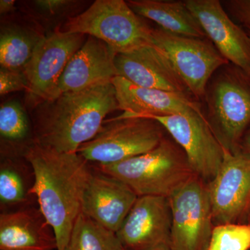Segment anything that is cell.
<instances>
[{
	"mask_svg": "<svg viewBox=\"0 0 250 250\" xmlns=\"http://www.w3.org/2000/svg\"><path fill=\"white\" fill-rule=\"evenodd\" d=\"M25 192L19 174L9 167L0 171V200L1 203L14 204L24 201Z\"/></svg>",
	"mask_w": 250,
	"mask_h": 250,
	"instance_id": "obj_24",
	"label": "cell"
},
{
	"mask_svg": "<svg viewBox=\"0 0 250 250\" xmlns=\"http://www.w3.org/2000/svg\"><path fill=\"white\" fill-rule=\"evenodd\" d=\"M117 54L106 42L88 36L83 45L70 59L49 101L66 92L111 83L113 79L118 77Z\"/></svg>",
	"mask_w": 250,
	"mask_h": 250,
	"instance_id": "obj_14",
	"label": "cell"
},
{
	"mask_svg": "<svg viewBox=\"0 0 250 250\" xmlns=\"http://www.w3.org/2000/svg\"><path fill=\"white\" fill-rule=\"evenodd\" d=\"M208 250H250V224L215 225Z\"/></svg>",
	"mask_w": 250,
	"mask_h": 250,
	"instance_id": "obj_22",
	"label": "cell"
},
{
	"mask_svg": "<svg viewBox=\"0 0 250 250\" xmlns=\"http://www.w3.org/2000/svg\"><path fill=\"white\" fill-rule=\"evenodd\" d=\"M118 109L112 83L62 93L36 108L34 143L60 152H77L96 136L108 113Z\"/></svg>",
	"mask_w": 250,
	"mask_h": 250,
	"instance_id": "obj_2",
	"label": "cell"
},
{
	"mask_svg": "<svg viewBox=\"0 0 250 250\" xmlns=\"http://www.w3.org/2000/svg\"><path fill=\"white\" fill-rule=\"evenodd\" d=\"M124 250H125V249H124Z\"/></svg>",
	"mask_w": 250,
	"mask_h": 250,
	"instance_id": "obj_32",
	"label": "cell"
},
{
	"mask_svg": "<svg viewBox=\"0 0 250 250\" xmlns=\"http://www.w3.org/2000/svg\"><path fill=\"white\" fill-rule=\"evenodd\" d=\"M249 224H250V221H249Z\"/></svg>",
	"mask_w": 250,
	"mask_h": 250,
	"instance_id": "obj_30",
	"label": "cell"
},
{
	"mask_svg": "<svg viewBox=\"0 0 250 250\" xmlns=\"http://www.w3.org/2000/svg\"><path fill=\"white\" fill-rule=\"evenodd\" d=\"M214 225L249 224L250 155L240 150H225L224 160L214 179L207 184Z\"/></svg>",
	"mask_w": 250,
	"mask_h": 250,
	"instance_id": "obj_11",
	"label": "cell"
},
{
	"mask_svg": "<svg viewBox=\"0 0 250 250\" xmlns=\"http://www.w3.org/2000/svg\"><path fill=\"white\" fill-rule=\"evenodd\" d=\"M96 168L124 182L138 197H170L197 176L183 149L167 137L149 152Z\"/></svg>",
	"mask_w": 250,
	"mask_h": 250,
	"instance_id": "obj_3",
	"label": "cell"
},
{
	"mask_svg": "<svg viewBox=\"0 0 250 250\" xmlns=\"http://www.w3.org/2000/svg\"><path fill=\"white\" fill-rule=\"evenodd\" d=\"M155 120L183 149L195 174L208 184L218 174L225 150L202 112L149 116Z\"/></svg>",
	"mask_w": 250,
	"mask_h": 250,
	"instance_id": "obj_10",
	"label": "cell"
},
{
	"mask_svg": "<svg viewBox=\"0 0 250 250\" xmlns=\"http://www.w3.org/2000/svg\"><path fill=\"white\" fill-rule=\"evenodd\" d=\"M14 0H1L0 1V14L4 15L13 12L16 9Z\"/></svg>",
	"mask_w": 250,
	"mask_h": 250,
	"instance_id": "obj_28",
	"label": "cell"
},
{
	"mask_svg": "<svg viewBox=\"0 0 250 250\" xmlns=\"http://www.w3.org/2000/svg\"><path fill=\"white\" fill-rule=\"evenodd\" d=\"M152 37L154 45L165 52L192 96L197 99L205 96L215 72L229 62L206 39L177 35L161 28L152 29Z\"/></svg>",
	"mask_w": 250,
	"mask_h": 250,
	"instance_id": "obj_8",
	"label": "cell"
},
{
	"mask_svg": "<svg viewBox=\"0 0 250 250\" xmlns=\"http://www.w3.org/2000/svg\"><path fill=\"white\" fill-rule=\"evenodd\" d=\"M116 66L118 76L135 85L192 98L170 59L156 45L117 54Z\"/></svg>",
	"mask_w": 250,
	"mask_h": 250,
	"instance_id": "obj_15",
	"label": "cell"
},
{
	"mask_svg": "<svg viewBox=\"0 0 250 250\" xmlns=\"http://www.w3.org/2000/svg\"><path fill=\"white\" fill-rule=\"evenodd\" d=\"M184 1L218 52L250 77L249 34L233 22L218 0Z\"/></svg>",
	"mask_w": 250,
	"mask_h": 250,
	"instance_id": "obj_13",
	"label": "cell"
},
{
	"mask_svg": "<svg viewBox=\"0 0 250 250\" xmlns=\"http://www.w3.org/2000/svg\"><path fill=\"white\" fill-rule=\"evenodd\" d=\"M0 250H57V238L39 209L1 213Z\"/></svg>",
	"mask_w": 250,
	"mask_h": 250,
	"instance_id": "obj_18",
	"label": "cell"
},
{
	"mask_svg": "<svg viewBox=\"0 0 250 250\" xmlns=\"http://www.w3.org/2000/svg\"><path fill=\"white\" fill-rule=\"evenodd\" d=\"M29 82L24 70H10L1 67L0 70V95L27 90Z\"/></svg>",
	"mask_w": 250,
	"mask_h": 250,
	"instance_id": "obj_25",
	"label": "cell"
},
{
	"mask_svg": "<svg viewBox=\"0 0 250 250\" xmlns=\"http://www.w3.org/2000/svg\"><path fill=\"white\" fill-rule=\"evenodd\" d=\"M29 132L27 115L16 101L2 104L0 107V134L10 141H21Z\"/></svg>",
	"mask_w": 250,
	"mask_h": 250,
	"instance_id": "obj_23",
	"label": "cell"
},
{
	"mask_svg": "<svg viewBox=\"0 0 250 250\" xmlns=\"http://www.w3.org/2000/svg\"><path fill=\"white\" fill-rule=\"evenodd\" d=\"M111 83L123 114L119 118H147L197 111L202 113L201 105L188 95L135 85L121 77H116Z\"/></svg>",
	"mask_w": 250,
	"mask_h": 250,
	"instance_id": "obj_17",
	"label": "cell"
},
{
	"mask_svg": "<svg viewBox=\"0 0 250 250\" xmlns=\"http://www.w3.org/2000/svg\"><path fill=\"white\" fill-rule=\"evenodd\" d=\"M85 36L57 31L39 42L24 70L29 82L25 91L28 108L35 109L50 100L70 59L86 40Z\"/></svg>",
	"mask_w": 250,
	"mask_h": 250,
	"instance_id": "obj_9",
	"label": "cell"
},
{
	"mask_svg": "<svg viewBox=\"0 0 250 250\" xmlns=\"http://www.w3.org/2000/svg\"><path fill=\"white\" fill-rule=\"evenodd\" d=\"M152 28L123 0H96L82 14L67 20L62 31L93 36L117 53L154 45Z\"/></svg>",
	"mask_w": 250,
	"mask_h": 250,
	"instance_id": "obj_4",
	"label": "cell"
},
{
	"mask_svg": "<svg viewBox=\"0 0 250 250\" xmlns=\"http://www.w3.org/2000/svg\"><path fill=\"white\" fill-rule=\"evenodd\" d=\"M124 182L99 171L92 173L84 193L82 213L116 233L137 200Z\"/></svg>",
	"mask_w": 250,
	"mask_h": 250,
	"instance_id": "obj_16",
	"label": "cell"
},
{
	"mask_svg": "<svg viewBox=\"0 0 250 250\" xmlns=\"http://www.w3.org/2000/svg\"><path fill=\"white\" fill-rule=\"evenodd\" d=\"M240 149L250 155V126L243 135L240 145Z\"/></svg>",
	"mask_w": 250,
	"mask_h": 250,
	"instance_id": "obj_29",
	"label": "cell"
},
{
	"mask_svg": "<svg viewBox=\"0 0 250 250\" xmlns=\"http://www.w3.org/2000/svg\"><path fill=\"white\" fill-rule=\"evenodd\" d=\"M249 35H250V32H249Z\"/></svg>",
	"mask_w": 250,
	"mask_h": 250,
	"instance_id": "obj_31",
	"label": "cell"
},
{
	"mask_svg": "<svg viewBox=\"0 0 250 250\" xmlns=\"http://www.w3.org/2000/svg\"><path fill=\"white\" fill-rule=\"evenodd\" d=\"M65 250H124L116 233L81 213Z\"/></svg>",
	"mask_w": 250,
	"mask_h": 250,
	"instance_id": "obj_21",
	"label": "cell"
},
{
	"mask_svg": "<svg viewBox=\"0 0 250 250\" xmlns=\"http://www.w3.org/2000/svg\"><path fill=\"white\" fill-rule=\"evenodd\" d=\"M45 36L29 26L13 24L1 26L0 65L3 68L24 70L36 47Z\"/></svg>",
	"mask_w": 250,
	"mask_h": 250,
	"instance_id": "obj_20",
	"label": "cell"
},
{
	"mask_svg": "<svg viewBox=\"0 0 250 250\" xmlns=\"http://www.w3.org/2000/svg\"><path fill=\"white\" fill-rule=\"evenodd\" d=\"M225 3L233 17L250 32V0H230Z\"/></svg>",
	"mask_w": 250,
	"mask_h": 250,
	"instance_id": "obj_26",
	"label": "cell"
},
{
	"mask_svg": "<svg viewBox=\"0 0 250 250\" xmlns=\"http://www.w3.org/2000/svg\"><path fill=\"white\" fill-rule=\"evenodd\" d=\"M126 2L136 14L152 20L164 31L188 37H207L185 1L129 0Z\"/></svg>",
	"mask_w": 250,
	"mask_h": 250,
	"instance_id": "obj_19",
	"label": "cell"
},
{
	"mask_svg": "<svg viewBox=\"0 0 250 250\" xmlns=\"http://www.w3.org/2000/svg\"><path fill=\"white\" fill-rule=\"evenodd\" d=\"M207 121L225 150H240L250 126V77L234 66L219 73L207 85Z\"/></svg>",
	"mask_w": 250,
	"mask_h": 250,
	"instance_id": "obj_5",
	"label": "cell"
},
{
	"mask_svg": "<svg viewBox=\"0 0 250 250\" xmlns=\"http://www.w3.org/2000/svg\"><path fill=\"white\" fill-rule=\"evenodd\" d=\"M172 250H208L215 225L208 185L192 177L170 197Z\"/></svg>",
	"mask_w": 250,
	"mask_h": 250,
	"instance_id": "obj_7",
	"label": "cell"
},
{
	"mask_svg": "<svg viewBox=\"0 0 250 250\" xmlns=\"http://www.w3.org/2000/svg\"><path fill=\"white\" fill-rule=\"evenodd\" d=\"M166 131L150 118L116 117L105 121L96 136L77 152L97 165L116 164L154 149L166 137Z\"/></svg>",
	"mask_w": 250,
	"mask_h": 250,
	"instance_id": "obj_6",
	"label": "cell"
},
{
	"mask_svg": "<svg viewBox=\"0 0 250 250\" xmlns=\"http://www.w3.org/2000/svg\"><path fill=\"white\" fill-rule=\"evenodd\" d=\"M172 227L168 197L140 196L116 235L126 250H171Z\"/></svg>",
	"mask_w": 250,
	"mask_h": 250,
	"instance_id": "obj_12",
	"label": "cell"
},
{
	"mask_svg": "<svg viewBox=\"0 0 250 250\" xmlns=\"http://www.w3.org/2000/svg\"><path fill=\"white\" fill-rule=\"evenodd\" d=\"M34 172L29 189L39 210L53 229L57 250H65L72 229L82 211L91 174L88 161L77 152H60L33 143L24 153Z\"/></svg>",
	"mask_w": 250,
	"mask_h": 250,
	"instance_id": "obj_1",
	"label": "cell"
},
{
	"mask_svg": "<svg viewBox=\"0 0 250 250\" xmlns=\"http://www.w3.org/2000/svg\"><path fill=\"white\" fill-rule=\"evenodd\" d=\"M36 8L41 14L54 16L65 12L76 1L67 0H37L34 1Z\"/></svg>",
	"mask_w": 250,
	"mask_h": 250,
	"instance_id": "obj_27",
	"label": "cell"
}]
</instances>
